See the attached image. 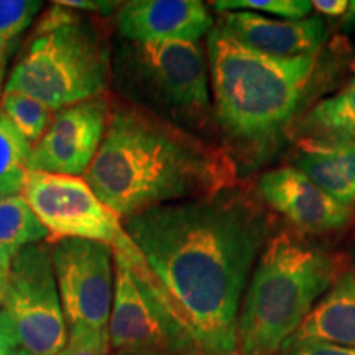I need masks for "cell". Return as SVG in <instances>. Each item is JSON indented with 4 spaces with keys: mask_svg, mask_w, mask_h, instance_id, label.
<instances>
[{
    "mask_svg": "<svg viewBox=\"0 0 355 355\" xmlns=\"http://www.w3.org/2000/svg\"><path fill=\"white\" fill-rule=\"evenodd\" d=\"M2 355H33V354L26 352L25 349L19 347V349H15V350H10V352H6V354H2Z\"/></svg>",
    "mask_w": 355,
    "mask_h": 355,
    "instance_id": "30",
    "label": "cell"
},
{
    "mask_svg": "<svg viewBox=\"0 0 355 355\" xmlns=\"http://www.w3.org/2000/svg\"><path fill=\"white\" fill-rule=\"evenodd\" d=\"M277 355H355V349L332 344H308L290 350H282Z\"/></svg>",
    "mask_w": 355,
    "mask_h": 355,
    "instance_id": "25",
    "label": "cell"
},
{
    "mask_svg": "<svg viewBox=\"0 0 355 355\" xmlns=\"http://www.w3.org/2000/svg\"><path fill=\"white\" fill-rule=\"evenodd\" d=\"M112 355H204L201 352H170V350L155 349H117Z\"/></svg>",
    "mask_w": 355,
    "mask_h": 355,
    "instance_id": "28",
    "label": "cell"
},
{
    "mask_svg": "<svg viewBox=\"0 0 355 355\" xmlns=\"http://www.w3.org/2000/svg\"><path fill=\"white\" fill-rule=\"evenodd\" d=\"M295 137L304 150L355 144V76L343 89L296 119Z\"/></svg>",
    "mask_w": 355,
    "mask_h": 355,
    "instance_id": "16",
    "label": "cell"
},
{
    "mask_svg": "<svg viewBox=\"0 0 355 355\" xmlns=\"http://www.w3.org/2000/svg\"><path fill=\"white\" fill-rule=\"evenodd\" d=\"M229 355H239V354H237V352H234V354H229Z\"/></svg>",
    "mask_w": 355,
    "mask_h": 355,
    "instance_id": "32",
    "label": "cell"
},
{
    "mask_svg": "<svg viewBox=\"0 0 355 355\" xmlns=\"http://www.w3.org/2000/svg\"><path fill=\"white\" fill-rule=\"evenodd\" d=\"M217 12H263L286 20L308 19L313 6L306 0H217L212 3Z\"/></svg>",
    "mask_w": 355,
    "mask_h": 355,
    "instance_id": "22",
    "label": "cell"
},
{
    "mask_svg": "<svg viewBox=\"0 0 355 355\" xmlns=\"http://www.w3.org/2000/svg\"><path fill=\"white\" fill-rule=\"evenodd\" d=\"M311 6L316 12L326 17H334V19L355 12V2H347V0H314Z\"/></svg>",
    "mask_w": 355,
    "mask_h": 355,
    "instance_id": "26",
    "label": "cell"
},
{
    "mask_svg": "<svg viewBox=\"0 0 355 355\" xmlns=\"http://www.w3.org/2000/svg\"><path fill=\"white\" fill-rule=\"evenodd\" d=\"M313 55L278 58L255 51L216 25L207 35L214 122L239 173L277 157L316 68Z\"/></svg>",
    "mask_w": 355,
    "mask_h": 355,
    "instance_id": "3",
    "label": "cell"
},
{
    "mask_svg": "<svg viewBox=\"0 0 355 355\" xmlns=\"http://www.w3.org/2000/svg\"><path fill=\"white\" fill-rule=\"evenodd\" d=\"M329 252L291 232L275 234L252 270L239 313V355H277L336 282Z\"/></svg>",
    "mask_w": 355,
    "mask_h": 355,
    "instance_id": "5",
    "label": "cell"
},
{
    "mask_svg": "<svg viewBox=\"0 0 355 355\" xmlns=\"http://www.w3.org/2000/svg\"><path fill=\"white\" fill-rule=\"evenodd\" d=\"M2 300L3 298H2V296H0V309H2Z\"/></svg>",
    "mask_w": 355,
    "mask_h": 355,
    "instance_id": "31",
    "label": "cell"
},
{
    "mask_svg": "<svg viewBox=\"0 0 355 355\" xmlns=\"http://www.w3.org/2000/svg\"><path fill=\"white\" fill-rule=\"evenodd\" d=\"M293 166L344 206L355 202V144L303 150Z\"/></svg>",
    "mask_w": 355,
    "mask_h": 355,
    "instance_id": "17",
    "label": "cell"
},
{
    "mask_svg": "<svg viewBox=\"0 0 355 355\" xmlns=\"http://www.w3.org/2000/svg\"><path fill=\"white\" fill-rule=\"evenodd\" d=\"M114 298L107 324L112 350L201 352L158 298L155 279L133 242L125 250L114 252Z\"/></svg>",
    "mask_w": 355,
    "mask_h": 355,
    "instance_id": "8",
    "label": "cell"
},
{
    "mask_svg": "<svg viewBox=\"0 0 355 355\" xmlns=\"http://www.w3.org/2000/svg\"><path fill=\"white\" fill-rule=\"evenodd\" d=\"M55 3L76 12L94 13L96 17L112 15L122 6V2H109V0H58Z\"/></svg>",
    "mask_w": 355,
    "mask_h": 355,
    "instance_id": "24",
    "label": "cell"
},
{
    "mask_svg": "<svg viewBox=\"0 0 355 355\" xmlns=\"http://www.w3.org/2000/svg\"><path fill=\"white\" fill-rule=\"evenodd\" d=\"M51 257L68 327L105 329L114 298L112 248L84 239H60L51 243Z\"/></svg>",
    "mask_w": 355,
    "mask_h": 355,
    "instance_id": "10",
    "label": "cell"
},
{
    "mask_svg": "<svg viewBox=\"0 0 355 355\" xmlns=\"http://www.w3.org/2000/svg\"><path fill=\"white\" fill-rule=\"evenodd\" d=\"M48 239L50 232L21 194L0 196V263L7 270L20 250Z\"/></svg>",
    "mask_w": 355,
    "mask_h": 355,
    "instance_id": "18",
    "label": "cell"
},
{
    "mask_svg": "<svg viewBox=\"0 0 355 355\" xmlns=\"http://www.w3.org/2000/svg\"><path fill=\"white\" fill-rule=\"evenodd\" d=\"M115 97L194 133L214 121L209 66L201 43H133L112 46Z\"/></svg>",
    "mask_w": 355,
    "mask_h": 355,
    "instance_id": "6",
    "label": "cell"
},
{
    "mask_svg": "<svg viewBox=\"0 0 355 355\" xmlns=\"http://www.w3.org/2000/svg\"><path fill=\"white\" fill-rule=\"evenodd\" d=\"M2 311L10 319L21 349L56 355L68 343V324L53 268L51 243L25 247L8 266Z\"/></svg>",
    "mask_w": 355,
    "mask_h": 355,
    "instance_id": "7",
    "label": "cell"
},
{
    "mask_svg": "<svg viewBox=\"0 0 355 355\" xmlns=\"http://www.w3.org/2000/svg\"><path fill=\"white\" fill-rule=\"evenodd\" d=\"M19 347V340H17L10 319H8L7 314L0 309V355Z\"/></svg>",
    "mask_w": 355,
    "mask_h": 355,
    "instance_id": "27",
    "label": "cell"
},
{
    "mask_svg": "<svg viewBox=\"0 0 355 355\" xmlns=\"http://www.w3.org/2000/svg\"><path fill=\"white\" fill-rule=\"evenodd\" d=\"M7 273H8V270L2 263H0V296H2V298H3V291H6Z\"/></svg>",
    "mask_w": 355,
    "mask_h": 355,
    "instance_id": "29",
    "label": "cell"
},
{
    "mask_svg": "<svg viewBox=\"0 0 355 355\" xmlns=\"http://www.w3.org/2000/svg\"><path fill=\"white\" fill-rule=\"evenodd\" d=\"M0 114L33 146L46 133L55 110L32 96L3 89L0 96Z\"/></svg>",
    "mask_w": 355,
    "mask_h": 355,
    "instance_id": "20",
    "label": "cell"
},
{
    "mask_svg": "<svg viewBox=\"0 0 355 355\" xmlns=\"http://www.w3.org/2000/svg\"><path fill=\"white\" fill-rule=\"evenodd\" d=\"M32 144L0 114V196H19L28 173Z\"/></svg>",
    "mask_w": 355,
    "mask_h": 355,
    "instance_id": "19",
    "label": "cell"
},
{
    "mask_svg": "<svg viewBox=\"0 0 355 355\" xmlns=\"http://www.w3.org/2000/svg\"><path fill=\"white\" fill-rule=\"evenodd\" d=\"M21 196L50 232L48 243L84 239L105 243L112 252L130 245L122 219L97 198L81 176L28 171Z\"/></svg>",
    "mask_w": 355,
    "mask_h": 355,
    "instance_id": "9",
    "label": "cell"
},
{
    "mask_svg": "<svg viewBox=\"0 0 355 355\" xmlns=\"http://www.w3.org/2000/svg\"><path fill=\"white\" fill-rule=\"evenodd\" d=\"M257 191L272 209L308 232L343 229L352 217L350 207L331 198L296 166L265 171Z\"/></svg>",
    "mask_w": 355,
    "mask_h": 355,
    "instance_id": "12",
    "label": "cell"
},
{
    "mask_svg": "<svg viewBox=\"0 0 355 355\" xmlns=\"http://www.w3.org/2000/svg\"><path fill=\"white\" fill-rule=\"evenodd\" d=\"M110 92L56 110L48 130L32 146L28 171L84 176L107 132Z\"/></svg>",
    "mask_w": 355,
    "mask_h": 355,
    "instance_id": "11",
    "label": "cell"
},
{
    "mask_svg": "<svg viewBox=\"0 0 355 355\" xmlns=\"http://www.w3.org/2000/svg\"><path fill=\"white\" fill-rule=\"evenodd\" d=\"M115 25L121 38L133 43H199L214 20L199 0H130L115 13Z\"/></svg>",
    "mask_w": 355,
    "mask_h": 355,
    "instance_id": "13",
    "label": "cell"
},
{
    "mask_svg": "<svg viewBox=\"0 0 355 355\" xmlns=\"http://www.w3.org/2000/svg\"><path fill=\"white\" fill-rule=\"evenodd\" d=\"M56 355H112L109 332L87 326L69 327L68 343Z\"/></svg>",
    "mask_w": 355,
    "mask_h": 355,
    "instance_id": "23",
    "label": "cell"
},
{
    "mask_svg": "<svg viewBox=\"0 0 355 355\" xmlns=\"http://www.w3.org/2000/svg\"><path fill=\"white\" fill-rule=\"evenodd\" d=\"M110 83L112 43L104 20L53 2L35 21L3 89L32 96L56 112L107 96Z\"/></svg>",
    "mask_w": 355,
    "mask_h": 355,
    "instance_id": "4",
    "label": "cell"
},
{
    "mask_svg": "<svg viewBox=\"0 0 355 355\" xmlns=\"http://www.w3.org/2000/svg\"><path fill=\"white\" fill-rule=\"evenodd\" d=\"M83 178L123 220L235 188L239 170L222 145L110 96L107 132Z\"/></svg>",
    "mask_w": 355,
    "mask_h": 355,
    "instance_id": "2",
    "label": "cell"
},
{
    "mask_svg": "<svg viewBox=\"0 0 355 355\" xmlns=\"http://www.w3.org/2000/svg\"><path fill=\"white\" fill-rule=\"evenodd\" d=\"M217 25L252 50L278 58L313 55L327 38V25L321 17L277 20L239 10L225 12Z\"/></svg>",
    "mask_w": 355,
    "mask_h": 355,
    "instance_id": "14",
    "label": "cell"
},
{
    "mask_svg": "<svg viewBox=\"0 0 355 355\" xmlns=\"http://www.w3.org/2000/svg\"><path fill=\"white\" fill-rule=\"evenodd\" d=\"M42 7L38 0H0V83L13 50Z\"/></svg>",
    "mask_w": 355,
    "mask_h": 355,
    "instance_id": "21",
    "label": "cell"
},
{
    "mask_svg": "<svg viewBox=\"0 0 355 355\" xmlns=\"http://www.w3.org/2000/svg\"><path fill=\"white\" fill-rule=\"evenodd\" d=\"M308 344H332L355 349V273L337 275L332 286L314 304L282 350ZM279 350V352H282Z\"/></svg>",
    "mask_w": 355,
    "mask_h": 355,
    "instance_id": "15",
    "label": "cell"
},
{
    "mask_svg": "<svg viewBox=\"0 0 355 355\" xmlns=\"http://www.w3.org/2000/svg\"><path fill=\"white\" fill-rule=\"evenodd\" d=\"M122 225L194 345L204 355L234 354L243 291L270 230L257 198L235 186L152 207Z\"/></svg>",
    "mask_w": 355,
    "mask_h": 355,
    "instance_id": "1",
    "label": "cell"
}]
</instances>
